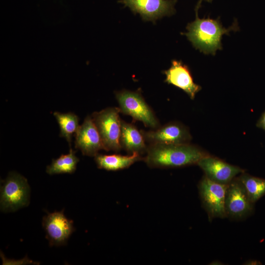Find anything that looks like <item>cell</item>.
<instances>
[{
	"mask_svg": "<svg viewBox=\"0 0 265 265\" xmlns=\"http://www.w3.org/2000/svg\"><path fill=\"white\" fill-rule=\"evenodd\" d=\"M197 164L210 179L224 185H228L237 175L244 172L239 167L209 155L202 158Z\"/></svg>",
	"mask_w": 265,
	"mask_h": 265,
	"instance_id": "obj_11",
	"label": "cell"
},
{
	"mask_svg": "<svg viewBox=\"0 0 265 265\" xmlns=\"http://www.w3.org/2000/svg\"><path fill=\"white\" fill-rule=\"evenodd\" d=\"M142 159L143 158L140 154L138 153H134L128 156L98 154L95 156V160L98 167L108 171H117L128 168Z\"/></svg>",
	"mask_w": 265,
	"mask_h": 265,
	"instance_id": "obj_15",
	"label": "cell"
},
{
	"mask_svg": "<svg viewBox=\"0 0 265 265\" xmlns=\"http://www.w3.org/2000/svg\"><path fill=\"white\" fill-rule=\"evenodd\" d=\"M201 0L202 1V0ZM205 0L206 1H207V2H212V1L213 0Z\"/></svg>",
	"mask_w": 265,
	"mask_h": 265,
	"instance_id": "obj_20",
	"label": "cell"
},
{
	"mask_svg": "<svg viewBox=\"0 0 265 265\" xmlns=\"http://www.w3.org/2000/svg\"><path fill=\"white\" fill-rule=\"evenodd\" d=\"M120 144L128 153L141 154L146 152L147 146L141 131L133 124L121 120Z\"/></svg>",
	"mask_w": 265,
	"mask_h": 265,
	"instance_id": "obj_14",
	"label": "cell"
},
{
	"mask_svg": "<svg viewBox=\"0 0 265 265\" xmlns=\"http://www.w3.org/2000/svg\"><path fill=\"white\" fill-rule=\"evenodd\" d=\"M119 112V107H108L92 114L91 117L106 151L118 152L122 148L120 141L121 120Z\"/></svg>",
	"mask_w": 265,
	"mask_h": 265,
	"instance_id": "obj_4",
	"label": "cell"
},
{
	"mask_svg": "<svg viewBox=\"0 0 265 265\" xmlns=\"http://www.w3.org/2000/svg\"><path fill=\"white\" fill-rule=\"evenodd\" d=\"M30 187L25 177L10 172L0 186V210L4 212H15L29 203Z\"/></svg>",
	"mask_w": 265,
	"mask_h": 265,
	"instance_id": "obj_3",
	"label": "cell"
},
{
	"mask_svg": "<svg viewBox=\"0 0 265 265\" xmlns=\"http://www.w3.org/2000/svg\"><path fill=\"white\" fill-rule=\"evenodd\" d=\"M75 148L83 155L95 157L99 151L104 149L103 143L92 117L87 116L75 134Z\"/></svg>",
	"mask_w": 265,
	"mask_h": 265,
	"instance_id": "obj_12",
	"label": "cell"
},
{
	"mask_svg": "<svg viewBox=\"0 0 265 265\" xmlns=\"http://www.w3.org/2000/svg\"><path fill=\"white\" fill-rule=\"evenodd\" d=\"M238 178L253 204L265 195V180L244 172Z\"/></svg>",
	"mask_w": 265,
	"mask_h": 265,
	"instance_id": "obj_18",
	"label": "cell"
},
{
	"mask_svg": "<svg viewBox=\"0 0 265 265\" xmlns=\"http://www.w3.org/2000/svg\"><path fill=\"white\" fill-rule=\"evenodd\" d=\"M42 226L50 246L65 245L75 231L73 221L65 216L63 211L48 213L43 218Z\"/></svg>",
	"mask_w": 265,
	"mask_h": 265,
	"instance_id": "obj_8",
	"label": "cell"
},
{
	"mask_svg": "<svg viewBox=\"0 0 265 265\" xmlns=\"http://www.w3.org/2000/svg\"><path fill=\"white\" fill-rule=\"evenodd\" d=\"M165 81L184 91L191 99H194L201 87L194 83L188 66L181 61L173 60L171 67L164 72Z\"/></svg>",
	"mask_w": 265,
	"mask_h": 265,
	"instance_id": "obj_13",
	"label": "cell"
},
{
	"mask_svg": "<svg viewBox=\"0 0 265 265\" xmlns=\"http://www.w3.org/2000/svg\"><path fill=\"white\" fill-rule=\"evenodd\" d=\"M257 126L265 131V111L263 113L260 119H259Z\"/></svg>",
	"mask_w": 265,
	"mask_h": 265,
	"instance_id": "obj_19",
	"label": "cell"
},
{
	"mask_svg": "<svg viewBox=\"0 0 265 265\" xmlns=\"http://www.w3.org/2000/svg\"><path fill=\"white\" fill-rule=\"evenodd\" d=\"M176 0H120L134 14H139L144 21L155 22L175 12Z\"/></svg>",
	"mask_w": 265,
	"mask_h": 265,
	"instance_id": "obj_7",
	"label": "cell"
},
{
	"mask_svg": "<svg viewBox=\"0 0 265 265\" xmlns=\"http://www.w3.org/2000/svg\"><path fill=\"white\" fill-rule=\"evenodd\" d=\"M225 206L226 215L235 219L242 218L252 212L253 203L238 178L228 184Z\"/></svg>",
	"mask_w": 265,
	"mask_h": 265,
	"instance_id": "obj_9",
	"label": "cell"
},
{
	"mask_svg": "<svg viewBox=\"0 0 265 265\" xmlns=\"http://www.w3.org/2000/svg\"><path fill=\"white\" fill-rule=\"evenodd\" d=\"M200 0L195 7V20L188 24V31L184 33L193 46L204 54L215 55L218 50H221V39L224 34H228L232 30L238 29L237 22L228 28L223 27L219 18L212 19L210 18L200 19L198 11L201 6Z\"/></svg>",
	"mask_w": 265,
	"mask_h": 265,
	"instance_id": "obj_2",
	"label": "cell"
},
{
	"mask_svg": "<svg viewBox=\"0 0 265 265\" xmlns=\"http://www.w3.org/2000/svg\"><path fill=\"white\" fill-rule=\"evenodd\" d=\"M144 160L152 168H176L197 164L208 155L189 143L178 145L149 144Z\"/></svg>",
	"mask_w": 265,
	"mask_h": 265,
	"instance_id": "obj_1",
	"label": "cell"
},
{
	"mask_svg": "<svg viewBox=\"0 0 265 265\" xmlns=\"http://www.w3.org/2000/svg\"><path fill=\"white\" fill-rule=\"evenodd\" d=\"M228 185L215 182L206 176L199 184L200 198L204 208L211 218L226 216L225 198Z\"/></svg>",
	"mask_w": 265,
	"mask_h": 265,
	"instance_id": "obj_6",
	"label": "cell"
},
{
	"mask_svg": "<svg viewBox=\"0 0 265 265\" xmlns=\"http://www.w3.org/2000/svg\"><path fill=\"white\" fill-rule=\"evenodd\" d=\"M75 153L76 151L70 148L68 154L61 155L58 158L53 159L51 164L47 167V173L50 175L73 173L79 161Z\"/></svg>",
	"mask_w": 265,
	"mask_h": 265,
	"instance_id": "obj_16",
	"label": "cell"
},
{
	"mask_svg": "<svg viewBox=\"0 0 265 265\" xmlns=\"http://www.w3.org/2000/svg\"><path fill=\"white\" fill-rule=\"evenodd\" d=\"M141 132L145 141L150 144H187L191 139L188 129L176 122H171L153 130Z\"/></svg>",
	"mask_w": 265,
	"mask_h": 265,
	"instance_id": "obj_10",
	"label": "cell"
},
{
	"mask_svg": "<svg viewBox=\"0 0 265 265\" xmlns=\"http://www.w3.org/2000/svg\"><path fill=\"white\" fill-rule=\"evenodd\" d=\"M115 96L120 112L153 130L159 127V121L153 110L139 92L122 90L116 92Z\"/></svg>",
	"mask_w": 265,
	"mask_h": 265,
	"instance_id": "obj_5",
	"label": "cell"
},
{
	"mask_svg": "<svg viewBox=\"0 0 265 265\" xmlns=\"http://www.w3.org/2000/svg\"><path fill=\"white\" fill-rule=\"evenodd\" d=\"M60 128V136L64 137L71 146L72 137L76 134L80 127L78 116L73 112L60 113L55 111L53 113Z\"/></svg>",
	"mask_w": 265,
	"mask_h": 265,
	"instance_id": "obj_17",
	"label": "cell"
}]
</instances>
